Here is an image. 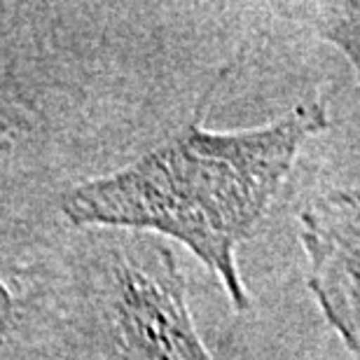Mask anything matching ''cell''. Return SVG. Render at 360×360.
<instances>
[{
    "mask_svg": "<svg viewBox=\"0 0 360 360\" xmlns=\"http://www.w3.org/2000/svg\"><path fill=\"white\" fill-rule=\"evenodd\" d=\"M253 35L248 3L0 0V201H59L211 110Z\"/></svg>",
    "mask_w": 360,
    "mask_h": 360,
    "instance_id": "obj_1",
    "label": "cell"
},
{
    "mask_svg": "<svg viewBox=\"0 0 360 360\" xmlns=\"http://www.w3.org/2000/svg\"><path fill=\"white\" fill-rule=\"evenodd\" d=\"M208 112H194L131 162L70 187L56 206L73 229H122L183 246L218 278L234 311L248 314L253 297L239 248L333 122L321 96L232 131L208 129Z\"/></svg>",
    "mask_w": 360,
    "mask_h": 360,
    "instance_id": "obj_2",
    "label": "cell"
},
{
    "mask_svg": "<svg viewBox=\"0 0 360 360\" xmlns=\"http://www.w3.org/2000/svg\"><path fill=\"white\" fill-rule=\"evenodd\" d=\"M52 360H220L194 321L176 246L77 229L73 302Z\"/></svg>",
    "mask_w": 360,
    "mask_h": 360,
    "instance_id": "obj_3",
    "label": "cell"
},
{
    "mask_svg": "<svg viewBox=\"0 0 360 360\" xmlns=\"http://www.w3.org/2000/svg\"><path fill=\"white\" fill-rule=\"evenodd\" d=\"M59 201H0V360H52L75 288V236Z\"/></svg>",
    "mask_w": 360,
    "mask_h": 360,
    "instance_id": "obj_4",
    "label": "cell"
},
{
    "mask_svg": "<svg viewBox=\"0 0 360 360\" xmlns=\"http://www.w3.org/2000/svg\"><path fill=\"white\" fill-rule=\"evenodd\" d=\"M307 288L344 354H360V201L358 178L321 183L300 208Z\"/></svg>",
    "mask_w": 360,
    "mask_h": 360,
    "instance_id": "obj_5",
    "label": "cell"
}]
</instances>
